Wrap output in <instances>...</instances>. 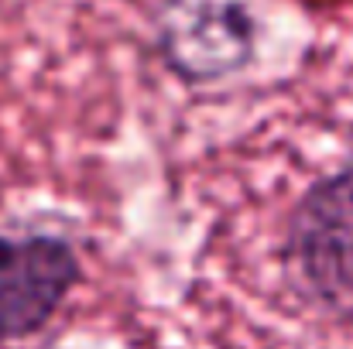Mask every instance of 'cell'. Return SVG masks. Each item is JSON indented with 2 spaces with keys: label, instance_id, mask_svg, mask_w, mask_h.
<instances>
[{
  "label": "cell",
  "instance_id": "cell-1",
  "mask_svg": "<svg viewBox=\"0 0 353 349\" xmlns=\"http://www.w3.org/2000/svg\"><path fill=\"white\" fill-rule=\"evenodd\" d=\"M288 264L319 305L353 315V161L316 182L295 206Z\"/></svg>",
  "mask_w": 353,
  "mask_h": 349
},
{
  "label": "cell",
  "instance_id": "cell-3",
  "mask_svg": "<svg viewBox=\"0 0 353 349\" xmlns=\"http://www.w3.org/2000/svg\"><path fill=\"white\" fill-rule=\"evenodd\" d=\"M250 17L227 0H172L158 28L165 62L185 83H213L250 59Z\"/></svg>",
  "mask_w": 353,
  "mask_h": 349
},
{
  "label": "cell",
  "instance_id": "cell-2",
  "mask_svg": "<svg viewBox=\"0 0 353 349\" xmlns=\"http://www.w3.org/2000/svg\"><path fill=\"white\" fill-rule=\"evenodd\" d=\"M79 274V257L62 236H0V343L45 329Z\"/></svg>",
  "mask_w": 353,
  "mask_h": 349
}]
</instances>
